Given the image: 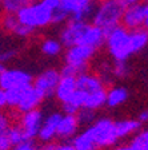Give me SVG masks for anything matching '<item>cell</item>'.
I'll use <instances>...</instances> for the list:
<instances>
[{"label": "cell", "mask_w": 148, "mask_h": 150, "mask_svg": "<svg viewBox=\"0 0 148 150\" xmlns=\"http://www.w3.org/2000/svg\"><path fill=\"white\" fill-rule=\"evenodd\" d=\"M32 83V76L23 70H4L0 75V87L3 90H11Z\"/></svg>", "instance_id": "cell-10"}, {"label": "cell", "mask_w": 148, "mask_h": 150, "mask_svg": "<svg viewBox=\"0 0 148 150\" xmlns=\"http://www.w3.org/2000/svg\"><path fill=\"white\" fill-rule=\"evenodd\" d=\"M13 147L12 142L9 141V138L7 137V134H0V150H11Z\"/></svg>", "instance_id": "cell-33"}, {"label": "cell", "mask_w": 148, "mask_h": 150, "mask_svg": "<svg viewBox=\"0 0 148 150\" xmlns=\"http://www.w3.org/2000/svg\"><path fill=\"white\" fill-rule=\"evenodd\" d=\"M105 99H107V91H105L104 88H103V90H99V91H95V93H90V94L86 93L84 100H83V107L91 109V110H97L105 105ZM83 107H81V109H83Z\"/></svg>", "instance_id": "cell-19"}, {"label": "cell", "mask_w": 148, "mask_h": 150, "mask_svg": "<svg viewBox=\"0 0 148 150\" xmlns=\"http://www.w3.org/2000/svg\"><path fill=\"white\" fill-rule=\"evenodd\" d=\"M137 121H139L140 123H147L148 122V109L142 110V111L139 112V115H137Z\"/></svg>", "instance_id": "cell-36"}, {"label": "cell", "mask_w": 148, "mask_h": 150, "mask_svg": "<svg viewBox=\"0 0 148 150\" xmlns=\"http://www.w3.org/2000/svg\"><path fill=\"white\" fill-rule=\"evenodd\" d=\"M11 150H41V147H37L32 141H25V142L15 145Z\"/></svg>", "instance_id": "cell-32"}, {"label": "cell", "mask_w": 148, "mask_h": 150, "mask_svg": "<svg viewBox=\"0 0 148 150\" xmlns=\"http://www.w3.org/2000/svg\"><path fill=\"white\" fill-rule=\"evenodd\" d=\"M75 115H76L77 121H79V125H90V123L93 122V119H95V110L83 107Z\"/></svg>", "instance_id": "cell-28"}, {"label": "cell", "mask_w": 148, "mask_h": 150, "mask_svg": "<svg viewBox=\"0 0 148 150\" xmlns=\"http://www.w3.org/2000/svg\"><path fill=\"white\" fill-rule=\"evenodd\" d=\"M43 112L40 110L34 109L27 112H23L22 121H20V129L23 131V138L25 141H34L39 134V130L43 123Z\"/></svg>", "instance_id": "cell-7"}, {"label": "cell", "mask_w": 148, "mask_h": 150, "mask_svg": "<svg viewBox=\"0 0 148 150\" xmlns=\"http://www.w3.org/2000/svg\"><path fill=\"white\" fill-rule=\"evenodd\" d=\"M60 118H62V114L52 112L46 119H43L41 127L39 130V134H37V137L40 138L41 142L48 144V142H51L56 137V130H58V125Z\"/></svg>", "instance_id": "cell-14"}, {"label": "cell", "mask_w": 148, "mask_h": 150, "mask_svg": "<svg viewBox=\"0 0 148 150\" xmlns=\"http://www.w3.org/2000/svg\"><path fill=\"white\" fill-rule=\"evenodd\" d=\"M140 126H142V123L137 119H124V121L115 122V127H116V133L119 139L126 138L128 135L136 133V131H139Z\"/></svg>", "instance_id": "cell-20"}, {"label": "cell", "mask_w": 148, "mask_h": 150, "mask_svg": "<svg viewBox=\"0 0 148 150\" xmlns=\"http://www.w3.org/2000/svg\"><path fill=\"white\" fill-rule=\"evenodd\" d=\"M1 25H3L6 31L20 38H27L34 32V30H31L29 27H27V25L22 24L19 22V19L16 18L15 13H6L3 16V19H1Z\"/></svg>", "instance_id": "cell-16"}, {"label": "cell", "mask_w": 148, "mask_h": 150, "mask_svg": "<svg viewBox=\"0 0 148 150\" xmlns=\"http://www.w3.org/2000/svg\"><path fill=\"white\" fill-rule=\"evenodd\" d=\"M1 1H3V0H0V4H1Z\"/></svg>", "instance_id": "cell-42"}, {"label": "cell", "mask_w": 148, "mask_h": 150, "mask_svg": "<svg viewBox=\"0 0 148 150\" xmlns=\"http://www.w3.org/2000/svg\"><path fill=\"white\" fill-rule=\"evenodd\" d=\"M62 46L59 40L55 39H47L41 43V52L46 54L47 56H56L62 52Z\"/></svg>", "instance_id": "cell-24"}, {"label": "cell", "mask_w": 148, "mask_h": 150, "mask_svg": "<svg viewBox=\"0 0 148 150\" xmlns=\"http://www.w3.org/2000/svg\"><path fill=\"white\" fill-rule=\"evenodd\" d=\"M105 32L102 28H99L95 24H88L87 23L86 28H84L83 34L80 36V40L77 44H83V46H90L95 50H97L99 47L104 44L105 42Z\"/></svg>", "instance_id": "cell-12"}, {"label": "cell", "mask_w": 148, "mask_h": 150, "mask_svg": "<svg viewBox=\"0 0 148 150\" xmlns=\"http://www.w3.org/2000/svg\"><path fill=\"white\" fill-rule=\"evenodd\" d=\"M16 55V51L15 50H7V51H1L0 52V62L4 63V62H8Z\"/></svg>", "instance_id": "cell-35"}, {"label": "cell", "mask_w": 148, "mask_h": 150, "mask_svg": "<svg viewBox=\"0 0 148 150\" xmlns=\"http://www.w3.org/2000/svg\"><path fill=\"white\" fill-rule=\"evenodd\" d=\"M95 51V48L90 46H83V44H75V46L68 47L64 56L65 66L63 67L60 74L77 76V75L86 72L88 62L93 56Z\"/></svg>", "instance_id": "cell-4"}, {"label": "cell", "mask_w": 148, "mask_h": 150, "mask_svg": "<svg viewBox=\"0 0 148 150\" xmlns=\"http://www.w3.org/2000/svg\"><path fill=\"white\" fill-rule=\"evenodd\" d=\"M60 8L67 12L68 18L74 20H83L92 16L93 0H60Z\"/></svg>", "instance_id": "cell-6"}, {"label": "cell", "mask_w": 148, "mask_h": 150, "mask_svg": "<svg viewBox=\"0 0 148 150\" xmlns=\"http://www.w3.org/2000/svg\"><path fill=\"white\" fill-rule=\"evenodd\" d=\"M86 25H87V22L71 19V20L64 25V28L62 30L60 43L64 44L65 47H71V46L77 44L79 40H80V36H81V34H83Z\"/></svg>", "instance_id": "cell-11"}, {"label": "cell", "mask_w": 148, "mask_h": 150, "mask_svg": "<svg viewBox=\"0 0 148 150\" xmlns=\"http://www.w3.org/2000/svg\"><path fill=\"white\" fill-rule=\"evenodd\" d=\"M7 106V93L0 87V110Z\"/></svg>", "instance_id": "cell-37"}, {"label": "cell", "mask_w": 148, "mask_h": 150, "mask_svg": "<svg viewBox=\"0 0 148 150\" xmlns=\"http://www.w3.org/2000/svg\"><path fill=\"white\" fill-rule=\"evenodd\" d=\"M9 129V119L6 114L0 111V134H4Z\"/></svg>", "instance_id": "cell-34"}, {"label": "cell", "mask_w": 148, "mask_h": 150, "mask_svg": "<svg viewBox=\"0 0 148 150\" xmlns=\"http://www.w3.org/2000/svg\"><path fill=\"white\" fill-rule=\"evenodd\" d=\"M43 99L44 98L41 97V94L39 93L32 84H29L24 90V93H23L16 109L20 112H27V111H29V110L37 109V106L40 105Z\"/></svg>", "instance_id": "cell-13"}, {"label": "cell", "mask_w": 148, "mask_h": 150, "mask_svg": "<svg viewBox=\"0 0 148 150\" xmlns=\"http://www.w3.org/2000/svg\"><path fill=\"white\" fill-rule=\"evenodd\" d=\"M144 8H145V20H144V27H145V30H148V0H147V3L144 4Z\"/></svg>", "instance_id": "cell-38"}, {"label": "cell", "mask_w": 148, "mask_h": 150, "mask_svg": "<svg viewBox=\"0 0 148 150\" xmlns=\"http://www.w3.org/2000/svg\"><path fill=\"white\" fill-rule=\"evenodd\" d=\"M104 43L107 44L109 55L115 60H127L135 54L131 42V31L123 25H117L108 31Z\"/></svg>", "instance_id": "cell-2"}, {"label": "cell", "mask_w": 148, "mask_h": 150, "mask_svg": "<svg viewBox=\"0 0 148 150\" xmlns=\"http://www.w3.org/2000/svg\"><path fill=\"white\" fill-rule=\"evenodd\" d=\"M60 75L62 74L56 70H46L35 79L32 86L41 94L43 98H49L55 95V90L59 83V79H60Z\"/></svg>", "instance_id": "cell-9"}, {"label": "cell", "mask_w": 148, "mask_h": 150, "mask_svg": "<svg viewBox=\"0 0 148 150\" xmlns=\"http://www.w3.org/2000/svg\"><path fill=\"white\" fill-rule=\"evenodd\" d=\"M79 129V121L75 114H64L62 115L56 130V137L60 139H69L76 134Z\"/></svg>", "instance_id": "cell-15"}, {"label": "cell", "mask_w": 148, "mask_h": 150, "mask_svg": "<svg viewBox=\"0 0 148 150\" xmlns=\"http://www.w3.org/2000/svg\"><path fill=\"white\" fill-rule=\"evenodd\" d=\"M28 86H29V84H27V86H22V87L11 88V90H6V93H7V106H11V107L18 106V103H19V100H20V98H22L23 93H24V90L28 87Z\"/></svg>", "instance_id": "cell-26"}, {"label": "cell", "mask_w": 148, "mask_h": 150, "mask_svg": "<svg viewBox=\"0 0 148 150\" xmlns=\"http://www.w3.org/2000/svg\"><path fill=\"white\" fill-rule=\"evenodd\" d=\"M119 3H121L123 6H130V4H133V3H137L139 0H116Z\"/></svg>", "instance_id": "cell-39"}, {"label": "cell", "mask_w": 148, "mask_h": 150, "mask_svg": "<svg viewBox=\"0 0 148 150\" xmlns=\"http://www.w3.org/2000/svg\"><path fill=\"white\" fill-rule=\"evenodd\" d=\"M76 91V76L71 75H60L59 83L56 86L55 95L60 102H65L72 94Z\"/></svg>", "instance_id": "cell-18"}, {"label": "cell", "mask_w": 148, "mask_h": 150, "mask_svg": "<svg viewBox=\"0 0 148 150\" xmlns=\"http://www.w3.org/2000/svg\"><path fill=\"white\" fill-rule=\"evenodd\" d=\"M4 70H6V67H4V64H3V63L0 62V75H1V72H3Z\"/></svg>", "instance_id": "cell-41"}, {"label": "cell", "mask_w": 148, "mask_h": 150, "mask_svg": "<svg viewBox=\"0 0 148 150\" xmlns=\"http://www.w3.org/2000/svg\"><path fill=\"white\" fill-rule=\"evenodd\" d=\"M132 150H148V129L139 131L130 144Z\"/></svg>", "instance_id": "cell-25"}, {"label": "cell", "mask_w": 148, "mask_h": 150, "mask_svg": "<svg viewBox=\"0 0 148 150\" xmlns=\"http://www.w3.org/2000/svg\"><path fill=\"white\" fill-rule=\"evenodd\" d=\"M76 88L80 91L90 94V93H95V91L103 90L104 88V83H103L102 78L97 75H92V74H83L77 75L76 76Z\"/></svg>", "instance_id": "cell-17"}, {"label": "cell", "mask_w": 148, "mask_h": 150, "mask_svg": "<svg viewBox=\"0 0 148 150\" xmlns=\"http://www.w3.org/2000/svg\"><path fill=\"white\" fill-rule=\"evenodd\" d=\"M128 99V90L126 87H114L107 93L105 105L108 107H117Z\"/></svg>", "instance_id": "cell-21"}, {"label": "cell", "mask_w": 148, "mask_h": 150, "mask_svg": "<svg viewBox=\"0 0 148 150\" xmlns=\"http://www.w3.org/2000/svg\"><path fill=\"white\" fill-rule=\"evenodd\" d=\"M7 137L9 138V141L12 142V145L15 146V145L18 144H22V142H24V138H23V131L22 129H20V126H9V129L6 131Z\"/></svg>", "instance_id": "cell-29"}, {"label": "cell", "mask_w": 148, "mask_h": 150, "mask_svg": "<svg viewBox=\"0 0 148 150\" xmlns=\"http://www.w3.org/2000/svg\"><path fill=\"white\" fill-rule=\"evenodd\" d=\"M72 145H74L75 150H97V147L93 144L92 138L90 137L87 130H84L80 134H77L72 141Z\"/></svg>", "instance_id": "cell-22"}, {"label": "cell", "mask_w": 148, "mask_h": 150, "mask_svg": "<svg viewBox=\"0 0 148 150\" xmlns=\"http://www.w3.org/2000/svg\"><path fill=\"white\" fill-rule=\"evenodd\" d=\"M87 131L90 137L92 138L93 144L97 149L100 147H107L114 145L116 141H119L115 127V122L109 118H102L92 122L90 127H87Z\"/></svg>", "instance_id": "cell-5"}, {"label": "cell", "mask_w": 148, "mask_h": 150, "mask_svg": "<svg viewBox=\"0 0 148 150\" xmlns=\"http://www.w3.org/2000/svg\"><path fill=\"white\" fill-rule=\"evenodd\" d=\"M112 74L116 78H127L130 75V66L127 64V60H115V64L112 67Z\"/></svg>", "instance_id": "cell-27"}, {"label": "cell", "mask_w": 148, "mask_h": 150, "mask_svg": "<svg viewBox=\"0 0 148 150\" xmlns=\"http://www.w3.org/2000/svg\"><path fill=\"white\" fill-rule=\"evenodd\" d=\"M115 150H132L130 147V145H126V146H119V147H116Z\"/></svg>", "instance_id": "cell-40"}, {"label": "cell", "mask_w": 148, "mask_h": 150, "mask_svg": "<svg viewBox=\"0 0 148 150\" xmlns=\"http://www.w3.org/2000/svg\"><path fill=\"white\" fill-rule=\"evenodd\" d=\"M35 0H3L1 8L6 13H16L22 8L27 7L28 4L34 3Z\"/></svg>", "instance_id": "cell-23"}, {"label": "cell", "mask_w": 148, "mask_h": 150, "mask_svg": "<svg viewBox=\"0 0 148 150\" xmlns=\"http://www.w3.org/2000/svg\"><path fill=\"white\" fill-rule=\"evenodd\" d=\"M124 7L116 0H103L99 6L93 9L92 13V24L97 25L107 34L112 28L121 24Z\"/></svg>", "instance_id": "cell-1"}, {"label": "cell", "mask_w": 148, "mask_h": 150, "mask_svg": "<svg viewBox=\"0 0 148 150\" xmlns=\"http://www.w3.org/2000/svg\"><path fill=\"white\" fill-rule=\"evenodd\" d=\"M67 19H68L67 12H65L64 9L60 8V7H59V8H56L55 11H53V13H52V23H55V24H60V23H64Z\"/></svg>", "instance_id": "cell-31"}, {"label": "cell", "mask_w": 148, "mask_h": 150, "mask_svg": "<svg viewBox=\"0 0 148 150\" xmlns=\"http://www.w3.org/2000/svg\"><path fill=\"white\" fill-rule=\"evenodd\" d=\"M145 20V8L144 4L137 3L130 4L124 7L123 16H121V25L127 30H139L143 28Z\"/></svg>", "instance_id": "cell-8"}, {"label": "cell", "mask_w": 148, "mask_h": 150, "mask_svg": "<svg viewBox=\"0 0 148 150\" xmlns=\"http://www.w3.org/2000/svg\"><path fill=\"white\" fill-rule=\"evenodd\" d=\"M41 150H75L72 144H48L44 145V147H41Z\"/></svg>", "instance_id": "cell-30"}, {"label": "cell", "mask_w": 148, "mask_h": 150, "mask_svg": "<svg viewBox=\"0 0 148 150\" xmlns=\"http://www.w3.org/2000/svg\"><path fill=\"white\" fill-rule=\"evenodd\" d=\"M52 13L53 9H51L40 0V1H34L28 4L15 15L22 24L27 25L35 31L37 28H44L52 24Z\"/></svg>", "instance_id": "cell-3"}]
</instances>
